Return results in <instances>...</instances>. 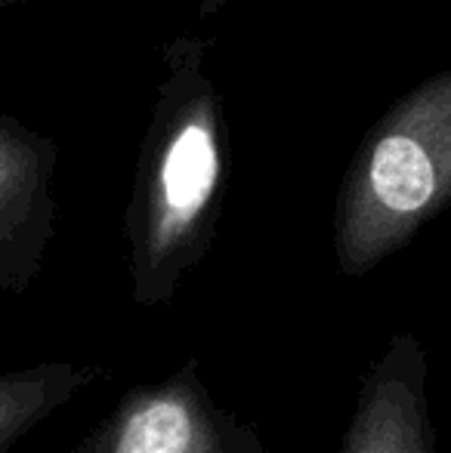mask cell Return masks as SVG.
Segmentation results:
<instances>
[{"instance_id":"6da1fadb","label":"cell","mask_w":451,"mask_h":453,"mask_svg":"<svg viewBox=\"0 0 451 453\" xmlns=\"http://www.w3.org/2000/svg\"><path fill=\"white\" fill-rule=\"evenodd\" d=\"M174 56L127 213L130 296L143 309L167 305L205 259L226 185L220 102L198 47L180 43Z\"/></svg>"},{"instance_id":"7a4b0ae2","label":"cell","mask_w":451,"mask_h":453,"mask_svg":"<svg viewBox=\"0 0 451 453\" xmlns=\"http://www.w3.org/2000/svg\"><path fill=\"white\" fill-rule=\"evenodd\" d=\"M448 207L451 68L402 96L349 164L334 216L340 272H374Z\"/></svg>"},{"instance_id":"3957f363","label":"cell","mask_w":451,"mask_h":453,"mask_svg":"<svg viewBox=\"0 0 451 453\" xmlns=\"http://www.w3.org/2000/svg\"><path fill=\"white\" fill-rule=\"evenodd\" d=\"M72 453H272L251 419L217 404L198 358L139 382Z\"/></svg>"},{"instance_id":"277c9868","label":"cell","mask_w":451,"mask_h":453,"mask_svg":"<svg viewBox=\"0 0 451 453\" xmlns=\"http://www.w3.org/2000/svg\"><path fill=\"white\" fill-rule=\"evenodd\" d=\"M340 453H439L430 413V358L411 330L393 334L365 370Z\"/></svg>"},{"instance_id":"5b68a950","label":"cell","mask_w":451,"mask_h":453,"mask_svg":"<svg viewBox=\"0 0 451 453\" xmlns=\"http://www.w3.org/2000/svg\"><path fill=\"white\" fill-rule=\"evenodd\" d=\"M53 149L0 124V290L22 293L53 238Z\"/></svg>"},{"instance_id":"8992f818","label":"cell","mask_w":451,"mask_h":453,"mask_svg":"<svg viewBox=\"0 0 451 453\" xmlns=\"http://www.w3.org/2000/svg\"><path fill=\"white\" fill-rule=\"evenodd\" d=\"M99 380H109V370L84 361L0 370V453H12L31 429Z\"/></svg>"}]
</instances>
